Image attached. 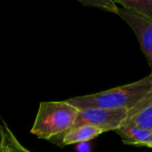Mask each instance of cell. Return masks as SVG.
I'll use <instances>...</instances> for the list:
<instances>
[{
  "label": "cell",
  "instance_id": "obj_1",
  "mask_svg": "<svg viewBox=\"0 0 152 152\" xmlns=\"http://www.w3.org/2000/svg\"><path fill=\"white\" fill-rule=\"evenodd\" d=\"M152 87V71L148 76L130 84L106 91L69 98L66 101L77 110L126 109L130 110Z\"/></svg>",
  "mask_w": 152,
  "mask_h": 152
},
{
  "label": "cell",
  "instance_id": "obj_2",
  "mask_svg": "<svg viewBox=\"0 0 152 152\" xmlns=\"http://www.w3.org/2000/svg\"><path fill=\"white\" fill-rule=\"evenodd\" d=\"M79 110L66 100L42 102L30 133L39 139L51 141L75 126Z\"/></svg>",
  "mask_w": 152,
  "mask_h": 152
},
{
  "label": "cell",
  "instance_id": "obj_3",
  "mask_svg": "<svg viewBox=\"0 0 152 152\" xmlns=\"http://www.w3.org/2000/svg\"><path fill=\"white\" fill-rule=\"evenodd\" d=\"M126 109H86L79 110L75 126L90 125L104 132L118 130L127 120Z\"/></svg>",
  "mask_w": 152,
  "mask_h": 152
},
{
  "label": "cell",
  "instance_id": "obj_4",
  "mask_svg": "<svg viewBox=\"0 0 152 152\" xmlns=\"http://www.w3.org/2000/svg\"><path fill=\"white\" fill-rule=\"evenodd\" d=\"M118 15L122 18L134 31L152 69V23L123 7L119 8Z\"/></svg>",
  "mask_w": 152,
  "mask_h": 152
},
{
  "label": "cell",
  "instance_id": "obj_5",
  "mask_svg": "<svg viewBox=\"0 0 152 152\" xmlns=\"http://www.w3.org/2000/svg\"><path fill=\"white\" fill-rule=\"evenodd\" d=\"M103 133L105 132L90 125L74 126L65 134L51 140L50 142L62 148L64 146H69L72 144L87 142L98 137Z\"/></svg>",
  "mask_w": 152,
  "mask_h": 152
},
{
  "label": "cell",
  "instance_id": "obj_6",
  "mask_svg": "<svg viewBox=\"0 0 152 152\" xmlns=\"http://www.w3.org/2000/svg\"><path fill=\"white\" fill-rule=\"evenodd\" d=\"M116 133L124 144L134 146H146L152 149V129L140 127L129 122L125 123Z\"/></svg>",
  "mask_w": 152,
  "mask_h": 152
},
{
  "label": "cell",
  "instance_id": "obj_7",
  "mask_svg": "<svg viewBox=\"0 0 152 152\" xmlns=\"http://www.w3.org/2000/svg\"><path fill=\"white\" fill-rule=\"evenodd\" d=\"M132 122L140 127L152 129V87L142 100L128 111L126 123Z\"/></svg>",
  "mask_w": 152,
  "mask_h": 152
},
{
  "label": "cell",
  "instance_id": "obj_8",
  "mask_svg": "<svg viewBox=\"0 0 152 152\" xmlns=\"http://www.w3.org/2000/svg\"><path fill=\"white\" fill-rule=\"evenodd\" d=\"M127 9L152 23V0H118L116 1Z\"/></svg>",
  "mask_w": 152,
  "mask_h": 152
},
{
  "label": "cell",
  "instance_id": "obj_9",
  "mask_svg": "<svg viewBox=\"0 0 152 152\" xmlns=\"http://www.w3.org/2000/svg\"><path fill=\"white\" fill-rule=\"evenodd\" d=\"M0 142L5 144L9 152H32L20 142L4 120L0 126Z\"/></svg>",
  "mask_w": 152,
  "mask_h": 152
},
{
  "label": "cell",
  "instance_id": "obj_10",
  "mask_svg": "<svg viewBox=\"0 0 152 152\" xmlns=\"http://www.w3.org/2000/svg\"><path fill=\"white\" fill-rule=\"evenodd\" d=\"M79 3L87 7H95L116 14H118L120 8L116 1L111 0H79Z\"/></svg>",
  "mask_w": 152,
  "mask_h": 152
},
{
  "label": "cell",
  "instance_id": "obj_11",
  "mask_svg": "<svg viewBox=\"0 0 152 152\" xmlns=\"http://www.w3.org/2000/svg\"><path fill=\"white\" fill-rule=\"evenodd\" d=\"M0 152H9L5 144L2 142H0Z\"/></svg>",
  "mask_w": 152,
  "mask_h": 152
}]
</instances>
